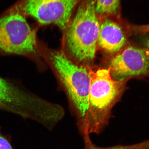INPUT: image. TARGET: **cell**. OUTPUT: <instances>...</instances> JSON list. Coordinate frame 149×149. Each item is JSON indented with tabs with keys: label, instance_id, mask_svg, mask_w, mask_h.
Here are the masks:
<instances>
[{
	"label": "cell",
	"instance_id": "1",
	"mask_svg": "<svg viewBox=\"0 0 149 149\" xmlns=\"http://www.w3.org/2000/svg\"><path fill=\"white\" fill-rule=\"evenodd\" d=\"M40 57L47 63L68 98L76 118L78 130L83 135L89 106L91 72L92 67L76 64L61 50L39 48Z\"/></svg>",
	"mask_w": 149,
	"mask_h": 149
},
{
	"label": "cell",
	"instance_id": "2",
	"mask_svg": "<svg viewBox=\"0 0 149 149\" xmlns=\"http://www.w3.org/2000/svg\"><path fill=\"white\" fill-rule=\"evenodd\" d=\"M100 26L95 0H82L64 31L61 51L76 64L92 67Z\"/></svg>",
	"mask_w": 149,
	"mask_h": 149
},
{
	"label": "cell",
	"instance_id": "3",
	"mask_svg": "<svg viewBox=\"0 0 149 149\" xmlns=\"http://www.w3.org/2000/svg\"><path fill=\"white\" fill-rule=\"evenodd\" d=\"M124 82L113 79L109 68L92 69L88 111L82 136L101 133L109 122L111 109L122 92Z\"/></svg>",
	"mask_w": 149,
	"mask_h": 149
},
{
	"label": "cell",
	"instance_id": "4",
	"mask_svg": "<svg viewBox=\"0 0 149 149\" xmlns=\"http://www.w3.org/2000/svg\"><path fill=\"white\" fill-rule=\"evenodd\" d=\"M0 55L22 56L42 68L36 32L19 6L0 16Z\"/></svg>",
	"mask_w": 149,
	"mask_h": 149
},
{
	"label": "cell",
	"instance_id": "5",
	"mask_svg": "<svg viewBox=\"0 0 149 149\" xmlns=\"http://www.w3.org/2000/svg\"><path fill=\"white\" fill-rule=\"evenodd\" d=\"M0 110L30 119L43 126L53 118L55 105L14 81L0 76Z\"/></svg>",
	"mask_w": 149,
	"mask_h": 149
},
{
	"label": "cell",
	"instance_id": "6",
	"mask_svg": "<svg viewBox=\"0 0 149 149\" xmlns=\"http://www.w3.org/2000/svg\"><path fill=\"white\" fill-rule=\"evenodd\" d=\"M82 0H24L19 6L25 15L42 25L53 24L63 32Z\"/></svg>",
	"mask_w": 149,
	"mask_h": 149
},
{
	"label": "cell",
	"instance_id": "7",
	"mask_svg": "<svg viewBox=\"0 0 149 149\" xmlns=\"http://www.w3.org/2000/svg\"><path fill=\"white\" fill-rule=\"evenodd\" d=\"M109 68L111 77L118 81L132 76L149 75V50L128 47L111 59Z\"/></svg>",
	"mask_w": 149,
	"mask_h": 149
},
{
	"label": "cell",
	"instance_id": "8",
	"mask_svg": "<svg viewBox=\"0 0 149 149\" xmlns=\"http://www.w3.org/2000/svg\"><path fill=\"white\" fill-rule=\"evenodd\" d=\"M126 41L125 34L120 25L105 18L100 24L97 44L106 52L115 53L120 51Z\"/></svg>",
	"mask_w": 149,
	"mask_h": 149
},
{
	"label": "cell",
	"instance_id": "9",
	"mask_svg": "<svg viewBox=\"0 0 149 149\" xmlns=\"http://www.w3.org/2000/svg\"><path fill=\"white\" fill-rule=\"evenodd\" d=\"M83 137L84 143V149H149V139L142 142L129 145H118L109 147H99L93 143L89 135L83 136Z\"/></svg>",
	"mask_w": 149,
	"mask_h": 149
},
{
	"label": "cell",
	"instance_id": "10",
	"mask_svg": "<svg viewBox=\"0 0 149 149\" xmlns=\"http://www.w3.org/2000/svg\"><path fill=\"white\" fill-rule=\"evenodd\" d=\"M120 1V0H95L97 14L100 15L116 14Z\"/></svg>",
	"mask_w": 149,
	"mask_h": 149
},
{
	"label": "cell",
	"instance_id": "11",
	"mask_svg": "<svg viewBox=\"0 0 149 149\" xmlns=\"http://www.w3.org/2000/svg\"><path fill=\"white\" fill-rule=\"evenodd\" d=\"M0 149H14L6 136L0 133Z\"/></svg>",
	"mask_w": 149,
	"mask_h": 149
},
{
	"label": "cell",
	"instance_id": "12",
	"mask_svg": "<svg viewBox=\"0 0 149 149\" xmlns=\"http://www.w3.org/2000/svg\"><path fill=\"white\" fill-rule=\"evenodd\" d=\"M135 31L138 33H146L149 32V24L148 25L139 26L135 28Z\"/></svg>",
	"mask_w": 149,
	"mask_h": 149
},
{
	"label": "cell",
	"instance_id": "13",
	"mask_svg": "<svg viewBox=\"0 0 149 149\" xmlns=\"http://www.w3.org/2000/svg\"><path fill=\"white\" fill-rule=\"evenodd\" d=\"M146 46L148 47V48L149 50V39L146 42Z\"/></svg>",
	"mask_w": 149,
	"mask_h": 149
}]
</instances>
